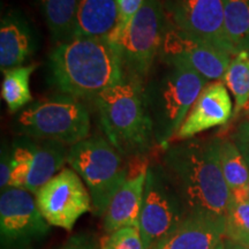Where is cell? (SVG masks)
Wrapping results in <instances>:
<instances>
[{"mask_svg":"<svg viewBox=\"0 0 249 249\" xmlns=\"http://www.w3.org/2000/svg\"><path fill=\"white\" fill-rule=\"evenodd\" d=\"M219 136L171 143L160 164L186 209L187 216L225 222L231 202L219 157Z\"/></svg>","mask_w":249,"mask_h":249,"instance_id":"1","label":"cell"},{"mask_svg":"<svg viewBox=\"0 0 249 249\" xmlns=\"http://www.w3.org/2000/svg\"><path fill=\"white\" fill-rule=\"evenodd\" d=\"M124 76L120 55L107 38L75 37L50 51L48 80L62 95L95 99Z\"/></svg>","mask_w":249,"mask_h":249,"instance_id":"2","label":"cell"},{"mask_svg":"<svg viewBox=\"0 0 249 249\" xmlns=\"http://www.w3.org/2000/svg\"><path fill=\"white\" fill-rule=\"evenodd\" d=\"M108 142L130 160H144L157 145L143 97V83L124 76L95 97Z\"/></svg>","mask_w":249,"mask_h":249,"instance_id":"3","label":"cell"},{"mask_svg":"<svg viewBox=\"0 0 249 249\" xmlns=\"http://www.w3.org/2000/svg\"><path fill=\"white\" fill-rule=\"evenodd\" d=\"M208 81L183 65L157 59L143 85V97L157 145L169 147Z\"/></svg>","mask_w":249,"mask_h":249,"instance_id":"4","label":"cell"},{"mask_svg":"<svg viewBox=\"0 0 249 249\" xmlns=\"http://www.w3.org/2000/svg\"><path fill=\"white\" fill-rule=\"evenodd\" d=\"M67 164L90 193L92 211L103 217L108 203L129 176L126 158L103 136H89L70 147Z\"/></svg>","mask_w":249,"mask_h":249,"instance_id":"5","label":"cell"},{"mask_svg":"<svg viewBox=\"0 0 249 249\" xmlns=\"http://www.w3.org/2000/svg\"><path fill=\"white\" fill-rule=\"evenodd\" d=\"M90 128V114L86 105L62 93L33 103L13 121L18 135L58 141L68 147L88 139Z\"/></svg>","mask_w":249,"mask_h":249,"instance_id":"6","label":"cell"},{"mask_svg":"<svg viewBox=\"0 0 249 249\" xmlns=\"http://www.w3.org/2000/svg\"><path fill=\"white\" fill-rule=\"evenodd\" d=\"M171 24L161 0H145L124 35L113 44L120 55L124 75L144 85L160 54Z\"/></svg>","mask_w":249,"mask_h":249,"instance_id":"7","label":"cell"},{"mask_svg":"<svg viewBox=\"0 0 249 249\" xmlns=\"http://www.w3.org/2000/svg\"><path fill=\"white\" fill-rule=\"evenodd\" d=\"M187 216L176 188L160 161L149 163L140 213V231L144 249L154 246L178 227Z\"/></svg>","mask_w":249,"mask_h":249,"instance_id":"8","label":"cell"},{"mask_svg":"<svg viewBox=\"0 0 249 249\" xmlns=\"http://www.w3.org/2000/svg\"><path fill=\"white\" fill-rule=\"evenodd\" d=\"M51 225L37 207L36 196L22 188H8L0 196V239L2 249H34Z\"/></svg>","mask_w":249,"mask_h":249,"instance_id":"9","label":"cell"},{"mask_svg":"<svg viewBox=\"0 0 249 249\" xmlns=\"http://www.w3.org/2000/svg\"><path fill=\"white\" fill-rule=\"evenodd\" d=\"M35 196L46 222L66 231H71L77 220L92 209L88 188L71 167H64Z\"/></svg>","mask_w":249,"mask_h":249,"instance_id":"10","label":"cell"},{"mask_svg":"<svg viewBox=\"0 0 249 249\" xmlns=\"http://www.w3.org/2000/svg\"><path fill=\"white\" fill-rule=\"evenodd\" d=\"M164 7L174 27L232 57L238 54L226 33L223 0H165Z\"/></svg>","mask_w":249,"mask_h":249,"instance_id":"11","label":"cell"},{"mask_svg":"<svg viewBox=\"0 0 249 249\" xmlns=\"http://www.w3.org/2000/svg\"><path fill=\"white\" fill-rule=\"evenodd\" d=\"M232 55L220 51L203 39L174 27L165 33L158 59L183 65L201 74L207 81H223Z\"/></svg>","mask_w":249,"mask_h":249,"instance_id":"12","label":"cell"},{"mask_svg":"<svg viewBox=\"0 0 249 249\" xmlns=\"http://www.w3.org/2000/svg\"><path fill=\"white\" fill-rule=\"evenodd\" d=\"M232 99L225 83L223 81L208 83L189 110L171 143L193 139L205 130L226 124L232 118Z\"/></svg>","mask_w":249,"mask_h":249,"instance_id":"13","label":"cell"},{"mask_svg":"<svg viewBox=\"0 0 249 249\" xmlns=\"http://www.w3.org/2000/svg\"><path fill=\"white\" fill-rule=\"evenodd\" d=\"M148 165L147 160L135 172L129 170L128 178L112 197L103 216V230L105 233L114 232L124 226H140Z\"/></svg>","mask_w":249,"mask_h":249,"instance_id":"14","label":"cell"},{"mask_svg":"<svg viewBox=\"0 0 249 249\" xmlns=\"http://www.w3.org/2000/svg\"><path fill=\"white\" fill-rule=\"evenodd\" d=\"M37 42L33 28L18 9H9L0 21V68L4 73L23 66L35 54Z\"/></svg>","mask_w":249,"mask_h":249,"instance_id":"15","label":"cell"},{"mask_svg":"<svg viewBox=\"0 0 249 249\" xmlns=\"http://www.w3.org/2000/svg\"><path fill=\"white\" fill-rule=\"evenodd\" d=\"M225 222L186 216L181 224L151 249H214L224 240Z\"/></svg>","mask_w":249,"mask_h":249,"instance_id":"16","label":"cell"},{"mask_svg":"<svg viewBox=\"0 0 249 249\" xmlns=\"http://www.w3.org/2000/svg\"><path fill=\"white\" fill-rule=\"evenodd\" d=\"M68 151L70 147L61 142L34 140V158L24 189L36 195L46 182L64 169Z\"/></svg>","mask_w":249,"mask_h":249,"instance_id":"17","label":"cell"},{"mask_svg":"<svg viewBox=\"0 0 249 249\" xmlns=\"http://www.w3.org/2000/svg\"><path fill=\"white\" fill-rule=\"evenodd\" d=\"M118 14V0H80L74 38H107L117 26Z\"/></svg>","mask_w":249,"mask_h":249,"instance_id":"18","label":"cell"},{"mask_svg":"<svg viewBox=\"0 0 249 249\" xmlns=\"http://www.w3.org/2000/svg\"><path fill=\"white\" fill-rule=\"evenodd\" d=\"M219 157L224 179L231 193V200H249V167L234 141L220 138Z\"/></svg>","mask_w":249,"mask_h":249,"instance_id":"19","label":"cell"},{"mask_svg":"<svg viewBox=\"0 0 249 249\" xmlns=\"http://www.w3.org/2000/svg\"><path fill=\"white\" fill-rule=\"evenodd\" d=\"M39 2L55 45L73 39L80 0H39Z\"/></svg>","mask_w":249,"mask_h":249,"instance_id":"20","label":"cell"},{"mask_svg":"<svg viewBox=\"0 0 249 249\" xmlns=\"http://www.w3.org/2000/svg\"><path fill=\"white\" fill-rule=\"evenodd\" d=\"M38 65L30 64L11 68L4 71L1 83V98L11 113L22 111L33 101L30 91V76Z\"/></svg>","mask_w":249,"mask_h":249,"instance_id":"21","label":"cell"},{"mask_svg":"<svg viewBox=\"0 0 249 249\" xmlns=\"http://www.w3.org/2000/svg\"><path fill=\"white\" fill-rule=\"evenodd\" d=\"M225 28L236 51L249 54V0H223Z\"/></svg>","mask_w":249,"mask_h":249,"instance_id":"22","label":"cell"},{"mask_svg":"<svg viewBox=\"0 0 249 249\" xmlns=\"http://www.w3.org/2000/svg\"><path fill=\"white\" fill-rule=\"evenodd\" d=\"M223 82L235 101L234 116L249 105V54L239 52L232 58Z\"/></svg>","mask_w":249,"mask_h":249,"instance_id":"23","label":"cell"},{"mask_svg":"<svg viewBox=\"0 0 249 249\" xmlns=\"http://www.w3.org/2000/svg\"><path fill=\"white\" fill-rule=\"evenodd\" d=\"M33 158L34 139L20 136L15 140L12 145V172L8 187L26 188Z\"/></svg>","mask_w":249,"mask_h":249,"instance_id":"24","label":"cell"},{"mask_svg":"<svg viewBox=\"0 0 249 249\" xmlns=\"http://www.w3.org/2000/svg\"><path fill=\"white\" fill-rule=\"evenodd\" d=\"M224 239L249 248V200L230 202Z\"/></svg>","mask_w":249,"mask_h":249,"instance_id":"25","label":"cell"},{"mask_svg":"<svg viewBox=\"0 0 249 249\" xmlns=\"http://www.w3.org/2000/svg\"><path fill=\"white\" fill-rule=\"evenodd\" d=\"M99 249H144L140 226H124L105 233L99 241Z\"/></svg>","mask_w":249,"mask_h":249,"instance_id":"26","label":"cell"},{"mask_svg":"<svg viewBox=\"0 0 249 249\" xmlns=\"http://www.w3.org/2000/svg\"><path fill=\"white\" fill-rule=\"evenodd\" d=\"M144 1L145 0H118V9H119L118 22L114 30L107 37L108 42L112 45L116 44L118 40L124 35V33L132 23L133 18L139 13Z\"/></svg>","mask_w":249,"mask_h":249,"instance_id":"27","label":"cell"},{"mask_svg":"<svg viewBox=\"0 0 249 249\" xmlns=\"http://www.w3.org/2000/svg\"><path fill=\"white\" fill-rule=\"evenodd\" d=\"M12 172V148L7 143H2L0 157V187L1 191L8 188Z\"/></svg>","mask_w":249,"mask_h":249,"instance_id":"28","label":"cell"},{"mask_svg":"<svg viewBox=\"0 0 249 249\" xmlns=\"http://www.w3.org/2000/svg\"><path fill=\"white\" fill-rule=\"evenodd\" d=\"M231 139L240 149L246 160H249V120H246L239 124Z\"/></svg>","mask_w":249,"mask_h":249,"instance_id":"29","label":"cell"},{"mask_svg":"<svg viewBox=\"0 0 249 249\" xmlns=\"http://www.w3.org/2000/svg\"><path fill=\"white\" fill-rule=\"evenodd\" d=\"M92 246L95 245L92 244V241L90 240L88 236L80 234L71 238L66 244L57 249H90Z\"/></svg>","mask_w":249,"mask_h":249,"instance_id":"30","label":"cell"},{"mask_svg":"<svg viewBox=\"0 0 249 249\" xmlns=\"http://www.w3.org/2000/svg\"><path fill=\"white\" fill-rule=\"evenodd\" d=\"M224 246H225V249H249L248 247L238 245L231 240H227V239H224Z\"/></svg>","mask_w":249,"mask_h":249,"instance_id":"31","label":"cell"},{"mask_svg":"<svg viewBox=\"0 0 249 249\" xmlns=\"http://www.w3.org/2000/svg\"><path fill=\"white\" fill-rule=\"evenodd\" d=\"M214 249H225V246H224V240H223L222 242H220V244H219V245H218V246H217V247H216V248H214Z\"/></svg>","mask_w":249,"mask_h":249,"instance_id":"32","label":"cell"},{"mask_svg":"<svg viewBox=\"0 0 249 249\" xmlns=\"http://www.w3.org/2000/svg\"><path fill=\"white\" fill-rule=\"evenodd\" d=\"M90 249H96V247H95V246H92V247H91V248H90Z\"/></svg>","mask_w":249,"mask_h":249,"instance_id":"33","label":"cell"},{"mask_svg":"<svg viewBox=\"0 0 249 249\" xmlns=\"http://www.w3.org/2000/svg\"><path fill=\"white\" fill-rule=\"evenodd\" d=\"M247 164H248V167H249V160H247Z\"/></svg>","mask_w":249,"mask_h":249,"instance_id":"34","label":"cell"},{"mask_svg":"<svg viewBox=\"0 0 249 249\" xmlns=\"http://www.w3.org/2000/svg\"><path fill=\"white\" fill-rule=\"evenodd\" d=\"M248 111H249V105H248Z\"/></svg>","mask_w":249,"mask_h":249,"instance_id":"35","label":"cell"}]
</instances>
